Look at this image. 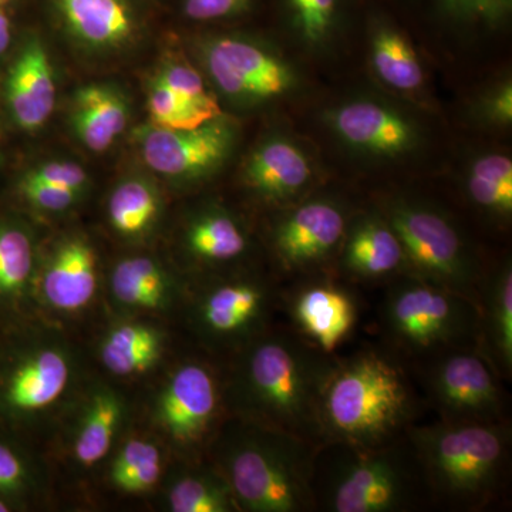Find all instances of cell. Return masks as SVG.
I'll list each match as a JSON object with an SVG mask.
<instances>
[{"label":"cell","mask_w":512,"mask_h":512,"mask_svg":"<svg viewBox=\"0 0 512 512\" xmlns=\"http://www.w3.org/2000/svg\"><path fill=\"white\" fill-rule=\"evenodd\" d=\"M480 306V336L485 355L498 373L510 376L512 372V271L504 265L483 288Z\"/></svg>","instance_id":"cell-23"},{"label":"cell","mask_w":512,"mask_h":512,"mask_svg":"<svg viewBox=\"0 0 512 512\" xmlns=\"http://www.w3.org/2000/svg\"><path fill=\"white\" fill-rule=\"evenodd\" d=\"M383 322L400 348L429 355L471 345L480 336V306L461 293L413 276L390 288Z\"/></svg>","instance_id":"cell-6"},{"label":"cell","mask_w":512,"mask_h":512,"mask_svg":"<svg viewBox=\"0 0 512 512\" xmlns=\"http://www.w3.org/2000/svg\"><path fill=\"white\" fill-rule=\"evenodd\" d=\"M345 0H281L291 28L312 45L325 42L335 30Z\"/></svg>","instance_id":"cell-33"},{"label":"cell","mask_w":512,"mask_h":512,"mask_svg":"<svg viewBox=\"0 0 512 512\" xmlns=\"http://www.w3.org/2000/svg\"><path fill=\"white\" fill-rule=\"evenodd\" d=\"M160 353V335L156 330L136 323L111 330L101 345L104 366L119 376L146 372L157 362Z\"/></svg>","instance_id":"cell-24"},{"label":"cell","mask_w":512,"mask_h":512,"mask_svg":"<svg viewBox=\"0 0 512 512\" xmlns=\"http://www.w3.org/2000/svg\"><path fill=\"white\" fill-rule=\"evenodd\" d=\"M373 66L380 79L397 90H416L423 84V69L402 33L377 22L373 35Z\"/></svg>","instance_id":"cell-25"},{"label":"cell","mask_w":512,"mask_h":512,"mask_svg":"<svg viewBox=\"0 0 512 512\" xmlns=\"http://www.w3.org/2000/svg\"><path fill=\"white\" fill-rule=\"evenodd\" d=\"M120 419L121 403L117 396L103 392L94 397L74 444V454L82 466H93L109 453Z\"/></svg>","instance_id":"cell-28"},{"label":"cell","mask_w":512,"mask_h":512,"mask_svg":"<svg viewBox=\"0 0 512 512\" xmlns=\"http://www.w3.org/2000/svg\"><path fill=\"white\" fill-rule=\"evenodd\" d=\"M318 447L284 431L245 437L225 457L234 500L254 512H306L316 508L313 461Z\"/></svg>","instance_id":"cell-5"},{"label":"cell","mask_w":512,"mask_h":512,"mask_svg":"<svg viewBox=\"0 0 512 512\" xmlns=\"http://www.w3.org/2000/svg\"><path fill=\"white\" fill-rule=\"evenodd\" d=\"M161 474V456L153 443L128 441L114 461L113 483L127 493H144L157 484Z\"/></svg>","instance_id":"cell-32"},{"label":"cell","mask_w":512,"mask_h":512,"mask_svg":"<svg viewBox=\"0 0 512 512\" xmlns=\"http://www.w3.org/2000/svg\"><path fill=\"white\" fill-rule=\"evenodd\" d=\"M205 63L217 86L235 99H272L293 84L291 70L281 60L237 37L208 43Z\"/></svg>","instance_id":"cell-10"},{"label":"cell","mask_w":512,"mask_h":512,"mask_svg":"<svg viewBox=\"0 0 512 512\" xmlns=\"http://www.w3.org/2000/svg\"><path fill=\"white\" fill-rule=\"evenodd\" d=\"M188 248L197 258L210 262L232 261L247 251L244 231L228 215L214 212L191 225Z\"/></svg>","instance_id":"cell-29"},{"label":"cell","mask_w":512,"mask_h":512,"mask_svg":"<svg viewBox=\"0 0 512 512\" xmlns=\"http://www.w3.org/2000/svg\"><path fill=\"white\" fill-rule=\"evenodd\" d=\"M218 409V389L207 367L190 363L180 367L165 387L160 417L165 429L180 443L200 441L210 430Z\"/></svg>","instance_id":"cell-12"},{"label":"cell","mask_w":512,"mask_h":512,"mask_svg":"<svg viewBox=\"0 0 512 512\" xmlns=\"http://www.w3.org/2000/svg\"><path fill=\"white\" fill-rule=\"evenodd\" d=\"M417 400L403 367L376 350L333 362L319 399L323 444L379 447L413 426Z\"/></svg>","instance_id":"cell-1"},{"label":"cell","mask_w":512,"mask_h":512,"mask_svg":"<svg viewBox=\"0 0 512 512\" xmlns=\"http://www.w3.org/2000/svg\"><path fill=\"white\" fill-rule=\"evenodd\" d=\"M151 126L168 130H188L214 120L205 111L191 106L171 92L161 80H154L147 96Z\"/></svg>","instance_id":"cell-35"},{"label":"cell","mask_w":512,"mask_h":512,"mask_svg":"<svg viewBox=\"0 0 512 512\" xmlns=\"http://www.w3.org/2000/svg\"><path fill=\"white\" fill-rule=\"evenodd\" d=\"M130 113L123 94L106 84H87L74 94V134L93 153H104L126 130Z\"/></svg>","instance_id":"cell-18"},{"label":"cell","mask_w":512,"mask_h":512,"mask_svg":"<svg viewBox=\"0 0 512 512\" xmlns=\"http://www.w3.org/2000/svg\"><path fill=\"white\" fill-rule=\"evenodd\" d=\"M431 497L458 510H477L497 497L510 464L503 421H450L409 427Z\"/></svg>","instance_id":"cell-3"},{"label":"cell","mask_w":512,"mask_h":512,"mask_svg":"<svg viewBox=\"0 0 512 512\" xmlns=\"http://www.w3.org/2000/svg\"><path fill=\"white\" fill-rule=\"evenodd\" d=\"M33 272V244L25 229L0 225V299L19 295Z\"/></svg>","instance_id":"cell-31"},{"label":"cell","mask_w":512,"mask_h":512,"mask_svg":"<svg viewBox=\"0 0 512 512\" xmlns=\"http://www.w3.org/2000/svg\"><path fill=\"white\" fill-rule=\"evenodd\" d=\"M111 289L124 305L156 309L167 301L168 282L156 261L136 256L116 265L111 275Z\"/></svg>","instance_id":"cell-26"},{"label":"cell","mask_w":512,"mask_h":512,"mask_svg":"<svg viewBox=\"0 0 512 512\" xmlns=\"http://www.w3.org/2000/svg\"><path fill=\"white\" fill-rule=\"evenodd\" d=\"M9 507L8 504L5 503V501L0 500V512H8Z\"/></svg>","instance_id":"cell-45"},{"label":"cell","mask_w":512,"mask_h":512,"mask_svg":"<svg viewBox=\"0 0 512 512\" xmlns=\"http://www.w3.org/2000/svg\"><path fill=\"white\" fill-rule=\"evenodd\" d=\"M312 171L305 154L284 140L268 141L249 158L245 177L269 200H286L308 184Z\"/></svg>","instance_id":"cell-19"},{"label":"cell","mask_w":512,"mask_h":512,"mask_svg":"<svg viewBox=\"0 0 512 512\" xmlns=\"http://www.w3.org/2000/svg\"><path fill=\"white\" fill-rule=\"evenodd\" d=\"M64 26L83 45L117 49L136 33V16L126 0H55Z\"/></svg>","instance_id":"cell-15"},{"label":"cell","mask_w":512,"mask_h":512,"mask_svg":"<svg viewBox=\"0 0 512 512\" xmlns=\"http://www.w3.org/2000/svg\"><path fill=\"white\" fill-rule=\"evenodd\" d=\"M234 141L235 128L222 116L188 130L150 124L138 133L141 156L148 167L181 180L211 173L228 157Z\"/></svg>","instance_id":"cell-9"},{"label":"cell","mask_w":512,"mask_h":512,"mask_svg":"<svg viewBox=\"0 0 512 512\" xmlns=\"http://www.w3.org/2000/svg\"><path fill=\"white\" fill-rule=\"evenodd\" d=\"M400 439L372 448L342 443L318 447L312 480L316 507L332 512L419 507L424 495H430L429 487L407 433L406 443Z\"/></svg>","instance_id":"cell-2"},{"label":"cell","mask_w":512,"mask_h":512,"mask_svg":"<svg viewBox=\"0 0 512 512\" xmlns=\"http://www.w3.org/2000/svg\"><path fill=\"white\" fill-rule=\"evenodd\" d=\"M69 377L66 357L56 350H43L22 363L9 377L6 403L19 412L45 409L62 396Z\"/></svg>","instance_id":"cell-20"},{"label":"cell","mask_w":512,"mask_h":512,"mask_svg":"<svg viewBox=\"0 0 512 512\" xmlns=\"http://www.w3.org/2000/svg\"><path fill=\"white\" fill-rule=\"evenodd\" d=\"M333 123L349 144L373 153L393 156L413 143L412 127L402 116L369 101L346 104L335 114Z\"/></svg>","instance_id":"cell-17"},{"label":"cell","mask_w":512,"mask_h":512,"mask_svg":"<svg viewBox=\"0 0 512 512\" xmlns=\"http://www.w3.org/2000/svg\"><path fill=\"white\" fill-rule=\"evenodd\" d=\"M10 43V29L0 30V55L8 50Z\"/></svg>","instance_id":"cell-43"},{"label":"cell","mask_w":512,"mask_h":512,"mask_svg":"<svg viewBox=\"0 0 512 512\" xmlns=\"http://www.w3.org/2000/svg\"><path fill=\"white\" fill-rule=\"evenodd\" d=\"M332 363L302 335L288 332L262 339L245 363L248 402L269 429L320 447L319 399Z\"/></svg>","instance_id":"cell-4"},{"label":"cell","mask_w":512,"mask_h":512,"mask_svg":"<svg viewBox=\"0 0 512 512\" xmlns=\"http://www.w3.org/2000/svg\"><path fill=\"white\" fill-rule=\"evenodd\" d=\"M292 316L309 342L323 353L335 352L356 323L355 299L332 284L305 286L292 301Z\"/></svg>","instance_id":"cell-14"},{"label":"cell","mask_w":512,"mask_h":512,"mask_svg":"<svg viewBox=\"0 0 512 512\" xmlns=\"http://www.w3.org/2000/svg\"><path fill=\"white\" fill-rule=\"evenodd\" d=\"M25 180L80 192L86 187L87 173L72 161H50L26 174Z\"/></svg>","instance_id":"cell-38"},{"label":"cell","mask_w":512,"mask_h":512,"mask_svg":"<svg viewBox=\"0 0 512 512\" xmlns=\"http://www.w3.org/2000/svg\"><path fill=\"white\" fill-rule=\"evenodd\" d=\"M346 217L338 205L311 201L293 210L275 231V248L288 269L318 264L345 237Z\"/></svg>","instance_id":"cell-11"},{"label":"cell","mask_w":512,"mask_h":512,"mask_svg":"<svg viewBox=\"0 0 512 512\" xmlns=\"http://www.w3.org/2000/svg\"><path fill=\"white\" fill-rule=\"evenodd\" d=\"M491 111L495 119L510 123L512 119V90L511 86L504 87L500 93L495 96L491 103Z\"/></svg>","instance_id":"cell-42"},{"label":"cell","mask_w":512,"mask_h":512,"mask_svg":"<svg viewBox=\"0 0 512 512\" xmlns=\"http://www.w3.org/2000/svg\"><path fill=\"white\" fill-rule=\"evenodd\" d=\"M255 0H184L185 18L194 22H214L248 12Z\"/></svg>","instance_id":"cell-39"},{"label":"cell","mask_w":512,"mask_h":512,"mask_svg":"<svg viewBox=\"0 0 512 512\" xmlns=\"http://www.w3.org/2000/svg\"><path fill=\"white\" fill-rule=\"evenodd\" d=\"M490 357L471 345L441 352L429 373V389L443 420L501 421L503 390Z\"/></svg>","instance_id":"cell-8"},{"label":"cell","mask_w":512,"mask_h":512,"mask_svg":"<svg viewBox=\"0 0 512 512\" xmlns=\"http://www.w3.org/2000/svg\"><path fill=\"white\" fill-rule=\"evenodd\" d=\"M389 225L402 244L406 264L416 276L478 302L477 272L463 239L439 212L417 205H396Z\"/></svg>","instance_id":"cell-7"},{"label":"cell","mask_w":512,"mask_h":512,"mask_svg":"<svg viewBox=\"0 0 512 512\" xmlns=\"http://www.w3.org/2000/svg\"><path fill=\"white\" fill-rule=\"evenodd\" d=\"M467 190L478 207L507 217L512 212V163L510 158L490 154L480 158L468 175Z\"/></svg>","instance_id":"cell-30"},{"label":"cell","mask_w":512,"mask_h":512,"mask_svg":"<svg viewBox=\"0 0 512 512\" xmlns=\"http://www.w3.org/2000/svg\"><path fill=\"white\" fill-rule=\"evenodd\" d=\"M2 29H10V23L8 16L5 15V12L0 10V30Z\"/></svg>","instance_id":"cell-44"},{"label":"cell","mask_w":512,"mask_h":512,"mask_svg":"<svg viewBox=\"0 0 512 512\" xmlns=\"http://www.w3.org/2000/svg\"><path fill=\"white\" fill-rule=\"evenodd\" d=\"M343 264L346 271L359 278L379 279L399 271L406 264V256L389 224L366 220L349 235Z\"/></svg>","instance_id":"cell-22"},{"label":"cell","mask_w":512,"mask_h":512,"mask_svg":"<svg viewBox=\"0 0 512 512\" xmlns=\"http://www.w3.org/2000/svg\"><path fill=\"white\" fill-rule=\"evenodd\" d=\"M437 8L460 22L497 26L507 19L512 0H434Z\"/></svg>","instance_id":"cell-37"},{"label":"cell","mask_w":512,"mask_h":512,"mask_svg":"<svg viewBox=\"0 0 512 512\" xmlns=\"http://www.w3.org/2000/svg\"><path fill=\"white\" fill-rule=\"evenodd\" d=\"M10 113L20 128L35 131L52 116L56 82L50 57L39 39L26 43L6 82Z\"/></svg>","instance_id":"cell-13"},{"label":"cell","mask_w":512,"mask_h":512,"mask_svg":"<svg viewBox=\"0 0 512 512\" xmlns=\"http://www.w3.org/2000/svg\"><path fill=\"white\" fill-rule=\"evenodd\" d=\"M160 210L156 188L144 180L130 178L111 192L109 220L111 227L124 237H138L151 228Z\"/></svg>","instance_id":"cell-27"},{"label":"cell","mask_w":512,"mask_h":512,"mask_svg":"<svg viewBox=\"0 0 512 512\" xmlns=\"http://www.w3.org/2000/svg\"><path fill=\"white\" fill-rule=\"evenodd\" d=\"M268 305V291L252 282L212 289L201 303L202 325L217 336H237L254 326Z\"/></svg>","instance_id":"cell-21"},{"label":"cell","mask_w":512,"mask_h":512,"mask_svg":"<svg viewBox=\"0 0 512 512\" xmlns=\"http://www.w3.org/2000/svg\"><path fill=\"white\" fill-rule=\"evenodd\" d=\"M22 460L9 447L0 444V493L12 494L25 485Z\"/></svg>","instance_id":"cell-41"},{"label":"cell","mask_w":512,"mask_h":512,"mask_svg":"<svg viewBox=\"0 0 512 512\" xmlns=\"http://www.w3.org/2000/svg\"><path fill=\"white\" fill-rule=\"evenodd\" d=\"M23 197L33 205L43 211H64L72 207L79 198L80 192L66 190V188L53 187L36 181L25 180L23 178L20 185Z\"/></svg>","instance_id":"cell-40"},{"label":"cell","mask_w":512,"mask_h":512,"mask_svg":"<svg viewBox=\"0 0 512 512\" xmlns=\"http://www.w3.org/2000/svg\"><path fill=\"white\" fill-rule=\"evenodd\" d=\"M9 0H0V5H5V3H8Z\"/></svg>","instance_id":"cell-46"},{"label":"cell","mask_w":512,"mask_h":512,"mask_svg":"<svg viewBox=\"0 0 512 512\" xmlns=\"http://www.w3.org/2000/svg\"><path fill=\"white\" fill-rule=\"evenodd\" d=\"M174 94H177L185 103L197 107L212 119L222 116L220 106L214 96L205 89L204 80L197 70L187 63H168L157 76Z\"/></svg>","instance_id":"cell-36"},{"label":"cell","mask_w":512,"mask_h":512,"mask_svg":"<svg viewBox=\"0 0 512 512\" xmlns=\"http://www.w3.org/2000/svg\"><path fill=\"white\" fill-rule=\"evenodd\" d=\"M43 295L60 311H79L97 291L96 255L83 239L63 242L43 275Z\"/></svg>","instance_id":"cell-16"},{"label":"cell","mask_w":512,"mask_h":512,"mask_svg":"<svg viewBox=\"0 0 512 512\" xmlns=\"http://www.w3.org/2000/svg\"><path fill=\"white\" fill-rule=\"evenodd\" d=\"M231 495L229 485L214 477L187 476L173 485L168 501L174 512H228L232 510Z\"/></svg>","instance_id":"cell-34"}]
</instances>
